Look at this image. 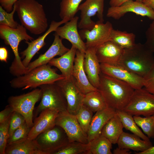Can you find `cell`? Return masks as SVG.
<instances>
[{
    "label": "cell",
    "instance_id": "83f0119b",
    "mask_svg": "<svg viewBox=\"0 0 154 154\" xmlns=\"http://www.w3.org/2000/svg\"><path fill=\"white\" fill-rule=\"evenodd\" d=\"M83 105L94 113L108 107L99 90L92 91L85 94Z\"/></svg>",
    "mask_w": 154,
    "mask_h": 154
},
{
    "label": "cell",
    "instance_id": "8fae6325",
    "mask_svg": "<svg viewBox=\"0 0 154 154\" xmlns=\"http://www.w3.org/2000/svg\"><path fill=\"white\" fill-rule=\"evenodd\" d=\"M55 123L64 130L69 142L77 141L86 144L89 143L87 134L81 129L76 115L67 111L60 112Z\"/></svg>",
    "mask_w": 154,
    "mask_h": 154
},
{
    "label": "cell",
    "instance_id": "74e56055",
    "mask_svg": "<svg viewBox=\"0 0 154 154\" xmlns=\"http://www.w3.org/2000/svg\"><path fill=\"white\" fill-rule=\"evenodd\" d=\"M31 127L25 122L17 128L9 138L7 144H10L27 137Z\"/></svg>",
    "mask_w": 154,
    "mask_h": 154
},
{
    "label": "cell",
    "instance_id": "bcb514c9",
    "mask_svg": "<svg viewBox=\"0 0 154 154\" xmlns=\"http://www.w3.org/2000/svg\"><path fill=\"white\" fill-rule=\"evenodd\" d=\"M131 153L130 149L120 148L118 147L113 151L114 154H130Z\"/></svg>",
    "mask_w": 154,
    "mask_h": 154
},
{
    "label": "cell",
    "instance_id": "4fadbf2b",
    "mask_svg": "<svg viewBox=\"0 0 154 154\" xmlns=\"http://www.w3.org/2000/svg\"><path fill=\"white\" fill-rule=\"evenodd\" d=\"M101 72L128 84L135 90L144 86L143 78L129 70L120 64H110L101 63Z\"/></svg>",
    "mask_w": 154,
    "mask_h": 154
},
{
    "label": "cell",
    "instance_id": "d590c367",
    "mask_svg": "<svg viewBox=\"0 0 154 154\" xmlns=\"http://www.w3.org/2000/svg\"><path fill=\"white\" fill-rule=\"evenodd\" d=\"M16 10V6L15 5L13 10L10 12H7L0 5V25H4L13 28H17L19 24L15 21L13 18Z\"/></svg>",
    "mask_w": 154,
    "mask_h": 154
},
{
    "label": "cell",
    "instance_id": "e575fe53",
    "mask_svg": "<svg viewBox=\"0 0 154 154\" xmlns=\"http://www.w3.org/2000/svg\"><path fill=\"white\" fill-rule=\"evenodd\" d=\"M93 113L82 105L76 115L81 129L87 134L93 116Z\"/></svg>",
    "mask_w": 154,
    "mask_h": 154
},
{
    "label": "cell",
    "instance_id": "52a82bcc",
    "mask_svg": "<svg viewBox=\"0 0 154 154\" xmlns=\"http://www.w3.org/2000/svg\"><path fill=\"white\" fill-rule=\"evenodd\" d=\"M35 140L44 154H55L69 142L64 130L56 125L40 134Z\"/></svg>",
    "mask_w": 154,
    "mask_h": 154
},
{
    "label": "cell",
    "instance_id": "f546056e",
    "mask_svg": "<svg viewBox=\"0 0 154 154\" xmlns=\"http://www.w3.org/2000/svg\"><path fill=\"white\" fill-rule=\"evenodd\" d=\"M123 127L143 140L150 141L149 138L141 131L135 122L133 116L123 110H117Z\"/></svg>",
    "mask_w": 154,
    "mask_h": 154
},
{
    "label": "cell",
    "instance_id": "7c38bea8",
    "mask_svg": "<svg viewBox=\"0 0 154 154\" xmlns=\"http://www.w3.org/2000/svg\"><path fill=\"white\" fill-rule=\"evenodd\" d=\"M104 0H86L80 5L78 11L80 12V19L78 27L80 29H91L96 22L91 17L96 15L99 20L103 22Z\"/></svg>",
    "mask_w": 154,
    "mask_h": 154
},
{
    "label": "cell",
    "instance_id": "3957f363",
    "mask_svg": "<svg viewBox=\"0 0 154 154\" xmlns=\"http://www.w3.org/2000/svg\"><path fill=\"white\" fill-rule=\"evenodd\" d=\"M0 37L6 44L10 46L14 55V59L9 68L10 73L16 77L26 73V68L23 64L19 55L18 46L21 41H32L34 38L28 34L23 25L19 24L16 29L0 25Z\"/></svg>",
    "mask_w": 154,
    "mask_h": 154
},
{
    "label": "cell",
    "instance_id": "2e32d148",
    "mask_svg": "<svg viewBox=\"0 0 154 154\" xmlns=\"http://www.w3.org/2000/svg\"><path fill=\"white\" fill-rule=\"evenodd\" d=\"M79 17L75 16L61 27L59 26L55 31V33L62 39L67 40L77 50L85 52L86 49L85 42L81 38L78 31Z\"/></svg>",
    "mask_w": 154,
    "mask_h": 154
},
{
    "label": "cell",
    "instance_id": "c3c4849f",
    "mask_svg": "<svg viewBox=\"0 0 154 154\" xmlns=\"http://www.w3.org/2000/svg\"><path fill=\"white\" fill-rule=\"evenodd\" d=\"M141 2L154 11V0H142Z\"/></svg>",
    "mask_w": 154,
    "mask_h": 154
},
{
    "label": "cell",
    "instance_id": "4dcf8cb0",
    "mask_svg": "<svg viewBox=\"0 0 154 154\" xmlns=\"http://www.w3.org/2000/svg\"><path fill=\"white\" fill-rule=\"evenodd\" d=\"M87 154H112V143L101 134L90 142Z\"/></svg>",
    "mask_w": 154,
    "mask_h": 154
},
{
    "label": "cell",
    "instance_id": "7402d4cb",
    "mask_svg": "<svg viewBox=\"0 0 154 154\" xmlns=\"http://www.w3.org/2000/svg\"><path fill=\"white\" fill-rule=\"evenodd\" d=\"M96 48H87L84 62V70L91 84L98 89L100 86V64L96 53Z\"/></svg>",
    "mask_w": 154,
    "mask_h": 154
},
{
    "label": "cell",
    "instance_id": "ffe728a7",
    "mask_svg": "<svg viewBox=\"0 0 154 154\" xmlns=\"http://www.w3.org/2000/svg\"><path fill=\"white\" fill-rule=\"evenodd\" d=\"M54 36L53 43L48 50L35 60L30 62L26 67L27 73L38 66L48 64L55 56H60L69 50L63 45L62 39L58 35L55 33Z\"/></svg>",
    "mask_w": 154,
    "mask_h": 154
},
{
    "label": "cell",
    "instance_id": "5bb4252c",
    "mask_svg": "<svg viewBox=\"0 0 154 154\" xmlns=\"http://www.w3.org/2000/svg\"><path fill=\"white\" fill-rule=\"evenodd\" d=\"M128 12L146 16L154 21V11L142 2L136 0L128 1L119 6L110 7L108 10L106 16L118 20Z\"/></svg>",
    "mask_w": 154,
    "mask_h": 154
},
{
    "label": "cell",
    "instance_id": "cb8c5ba5",
    "mask_svg": "<svg viewBox=\"0 0 154 154\" xmlns=\"http://www.w3.org/2000/svg\"><path fill=\"white\" fill-rule=\"evenodd\" d=\"M77 49L72 45L69 50L60 57L54 58L48 64L58 68L65 79H69L72 77L74 65Z\"/></svg>",
    "mask_w": 154,
    "mask_h": 154
},
{
    "label": "cell",
    "instance_id": "60d3db41",
    "mask_svg": "<svg viewBox=\"0 0 154 154\" xmlns=\"http://www.w3.org/2000/svg\"><path fill=\"white\" fill-rule=\"evenodd\" d=\"M146 41L144 44L154 52V21L150 24L145 33Z\"/></svg>",
    "mask_w": 154,
    "mask_h": 154
},
{
    "label": "cell",
    "instance_id": "603a6c76",
    "mask_svg": "<svg viewBox=\"0 0 154 154\" xmlns=\"http://www.w3.org/2000/svg\"><path fill=\"white\" fill-rule=\"evenodd\" d=\"M116 114V110L109 107L96 112L93 116L87 133L88 142L101 134L104 126Z\"/></svg>",
    "mask_w": 154,
    "mask_h": 154
},
{
    "label": "cell",
    "instance_id": "f6af8a7d",
    "mask_svg": "<svg viewBox=\"0 0 154 154\" xmlns=\"http://www.w3.org/2000/svg\"><path fill=\"white\" fill-rule=\"evenodd\" d=\"M130 0H110L109 4L110 7H117L121 5L124 3ZM141 1L142 0H135Z\"/></svg>",
    "mask_w": 154,
    "mask_h": 154
},
{
    "label": "cell",
    "instance_id": "7dc6e473",
    "mask_svg": "<svg viewBox=\"0 0 154 154\" xmlns=\"http://www.w3.org/2000/svg\"><path fill=\"white\" fill-rule=\"evenodd\" d=\"M136 154H154V146H152L147 150L141 152H135Z\"/></svg>",
    "mask_w": 154,
    "mask_h": 154
},
{
    "label": "cell",
    "instance_id": "e0dca14e",
    "mask_svg": "<svg viewBox=\"0 0 154 154\" xmlns=\"http://www.w3.org/2000/svg\"><path fill=\"white\" fill-rule=\"evenodd\" d=\"M68 21L64 20H62L59 22L52 21L49 28L42 36L30 42L25 41L28 45L27 47L20 53L21 58L23 59L22 62L25 67H26L28 66L34 55L45 45V40L47 36L52 32L55 31L61 25Z\"/></svg>",
    "mask_w": 154,
    "mask_h": 154
},
{
    "label": "cell",
    "instance_id": "30bf717a",
    "mask_svg": "<svg viewBox=\"0 0 154 154\" xmlns=\"http://www.w3.org/2000/svg\"><path fill=\"white\" fill-rule=\"evenodd\" d=\"M113 29L109 21L105 23L99 20L90 29H82L79 32L83 40L86 39L87 48H96L103 43L110 40L111 32Z\"/></svg>",
    "mask_w": 154,
    "mask_h": 154
},
{
    "label": "cell",
    "instance_id": "9a60e30c",
    "mask_svg": "<svg viewBox=\"0 0 154 154\" xmlns=\"http://www.w3.org/2000/svg\"><path fill=\"white\" fill-rule=\"evenodd\" d=\"M56 82L64 94L67 102V111L76 115L83 105L85 94L78 89L73 76L70 79H64Z\"/></svg>",
    "mask_w": 154,
    "mask_h": 154
},
{
    "label": "cell",
    "instance_id": "b9f144b4",
    "mask_svg": "<svg viewBox=\"0 0 154 154\" xmlns=\"http://www.w3.org/2000/svg\"><path fill=\"white\" fill-rule=\"evenodd\" d=\"M14 111L9 105L0 112V123L7 120Z\"/></svg>",
    "mask_w": 154,
    "mask_h": 154
},
{
    "label": "cell",
    "instance_id": "9c48e42d",
    "mask_svg": "<svg viewBox=\"0 0 154 154\" xmlns=\"http://www.w3.org/2000/svg\"><path fill=\"white\" fill-rule=\"evenodd\" d=\"M133 116L154 115V95L144 87L135 90L127 105L123 110Z\"/></svg>",
    "mask_w": 154,
    "mask_h": 154
},
{
    "label": "cell",
    "instance_id": "d6a6232c",
    "mask_svg": "<svg viewBox=\"0 0 154 154\" xmlns=\"http://www.w3.org/2000/svg\"><path fill=\"white\" fill-rule=\"evenodd\" d=\"M90 146V142L86 144L77 141L69 142L55 154H87Z\"/></svg>",
    "mask_w": 154,
    "mask_h": 154
},
{
    "label": "cell",
    "instance_id": "484cf974",
    "mask_svg": "<svg viewBox=\"0 0 154 154\" xmlns=\"http://www.w3.org/2000/svg\"><path fill=\"white\" fill-rule=\"evenodd\" d=\"M5 154H44L39 150L35 139L27 137L7 144Z\"/></svg>",
    "mask_w": 154,
    "mask_h": 154
},
{
    "label": "cell",
    "instance_id": "4316f807",
    "mask_svg": "<svg viewBox=\"0 0 154 154\" xmlns=\"http://www.w3.org/2000/svg\"><path fill=\"white\" fill-rule=\"evenodd\" d=\"M123 127L118 116L116 114L106 123L101 134L109 139L112 144L117 143L123 132Z\"/></svg>",
    "mask_w": 154,
    "mask_h": 154
},
{
    "label": "cell",
    "instance_id": "ba28073f",
    "mask_svg": "<svg viewBox=\"0 0 154 154\" xmlns=\"http://www.w3.org/2000/svg\"><path fill=\"white\" fill-rule=\"evenodd\" d=\"M41 90L35 89L21 95L11 96L8 99V104L14 111L21 114L30 127L33 126V112L36 103L41 99Z\"/></svg>",
    "mask_w": 154,
    "mask_h": 154
},
{
    "label": "cell",
    "instance_id": "ac0fdd59",
    "mask_svg": "<svg viewBox=\"0 0 154 154\" xmlns=\"http://www.w3.org/2000/svg\"><path fill=\"white\" fill-rule=\"evenodd\" d=\"M85 52L77 50L75 58L72 76L77 86L81 92L85 94L98 90L89 82L84 70V62Z\"/></svg>",
    "mask_w": 154,
    "mask_h": 154
},
{
    "label": "cell",
    "instance_id": "ab89813d",
    "mask_svg": "<svg viewBox=\"0 0 154 154\" xmlns=\"http://www.w3.org/2000/svg\"><path fill=\"white\" fill-rule=\"evenodd\" d=\"M143 78V87L148 92L154 95V62Z\"/></svg>",
    "mask_w": 154,
    "mask_h": 154
},
{
    "label": "cell",
    "instance_id": "836d02e7",
    "mask_svg": "<svg viewBox=\"0 0 154 154\" xmlns=\"http://www.w3.org/2000/svg\"><path fill=\"white\" fill-rule=\"evenodd\" d=\"M136 124L149 139L154 138V115L145 117L133 116Z\"/></svg>",
    "mask_w": 154,
    "mask_h": 154
},
{
    "label": "cell",
    "instance_id": "44dd1931",
    "mask_svg": "<svg viewBox=\"0 0 154 154\" xmlns=\"http://www.w3.org/2000/svg\"><path fill=\"white\" fill-rule=\"evenodd\" d=\"M124 49L109 41L96 48V53L100 63L110 64H120Z\"/></svg>",
    "mask_w": 154,
    "mask_h": 154
},
{
    "label": "cell",
    "instance_id": "d6986e66",
    "mask_svg": "<svg viewBox=\"0 0 154 154\" xmlns=\"http://www.w3.org/2000/svg\"><path fill=\"white\" fill-rule=\"evenodd\" d=\"M59 113L58 111L49 109L42 111L35 118L27 138L34 140L40 134L55 126Z\"/></svg>",
    "mask_w": 154,
    "mask_h": 154
},
{
    "label": "cell",
    "instance_id": "f35d334b",
    "mask_svg": "<svg viewBox=\"0 0 154 154\" xmlns=\"http://www.w3.org/2000/svg\"><path fill=\"white\" fill-rule=\"evenodd\" d=\"M25 122V119L21 114L17 112L14 111L10 117L9 128V138L17 128Z\"/></svg>",
    "mask_w": 154,
    "mask_h": 154
},
{
    "label": "cell",
    "instance_id": "7bdbcfd3",
    "mask_svg": "<svg viewBox=\"0 0 154 154\" xmlns=\"http://www.w3.org/2000/svg\"><path fill=\"white\" fill-rule=\"evenodd\" d=\"M18 0H0V5L7 12H11L13 6Z\"/></svg>",
    "mask_w": 154,
    "mask_h": 154
},
{
    "label": "cell",
    "instance_id": "7a4b0ae2",
    "mask_svg": "<svg viewBox=\"0 0 154 154\" xmlns=\"http://www.w3.org/2000/svg\"><path fill=\"white\" fill-rule=\"evenodd\" d=\"M14 5L21 25L31 33L39 35L47 31L48 20L42 5L35 0H18Z\"/></svg>",
    "mask_w": 154,
    "mask_h": 154
},
{
    "label": "cell",
    "instance_id": "8d00e7d4",
    "mask_svg": "<svg viewBox=\"0 0 154 154\" xmlns=\"http://www.w3.org/2000/svg\"><path fill=\"white\" fill-rule=\"evenodd\" d=\"M10 117L5 121L0 123V154H5V149L9 137V128Z\"/></svg>",
    "mask_w": 154,
    "mask_h": 154
},
{
    "label": "cell",
    "instance_id": "5b68a950",
    "mask_svg": "<svg viewBox=\"0 0 154 154\" xmlns=\"http://www.w3.org/2000/svg\"><path fill=\"white\" fill-rule=\"evenodd\" d=\"M153 53L144 44L135 43L124 49L120 64L143 77L154 62Z\"/></svg>",
    "mask_w": 154,
    "mask_h": 154
},
{
    "label": "cell",
    "instance_id": "ee69618b",
    "mask_svg": "<svg viewBox=\"0 0 154 154\" xmlns=\"http://www.w3.org/2000/svg\"><path fill=\"white\" fill-rule=\"evenodd\" d=\"M8 52L6 48L4 47L0 48V60L2 62H7Z\"/></svg>",
    "mask_w": 154,
    "mask_h": 154
},
{
    "label": "cell",
    "instance_id": "8992f818",
    "mask_svg": "<svg viewBox=\"0 0 154 154\" xmlns=\"http://www.w3.org/2000/svg\"><path fill=\"white\" fill-rule=\"evenodd\" d=\"M39 87L41 90L42 96L34 117L38 115L42 111L46 109L59 112L67 111V102L64 94L56 82L43 84Z\"/></svg>",
    "mask_w": 154,
    "mask_h": 154
},
{
    "label": "cell",
    "instance_id": "f1b7e54d",
    "mask_svg": "<svg viewBox=\"0 0 154 154\" xmlns=\"http://www.w3.org/2000/svg\"><path fill=\"white\" fill-rule=\"evenodd\" d=\"M135 35L133 33H128L112 29L110 35V40L124 49L133 46L135 43Z\"/></svg>",
    "mask_w": 154,
    "mask_h": 154
},
{
    "label": "cell",
    "instance_id": "277c9868",
    "mask_svg": "<svg viewBox=\"0 0 154 154\" xmlns=\"http://www.w3.org/2000/svg\"><path fill=\"white\" fill-rule=\"evenodd\" d=\"M48 64L36 68L24 74L16 77L10 82V86L15 89L24 90L36 88L40 86L55 83L64 79L62 74H58L57 69Z\"/></svg>",
    "mask_w": 154,
    "mask_h": 154
},
{
    "label": "cell",
    "instance_id": "d4e9b609",
    "mask_svg": "<svg viewBox=\"0 0 154 154\" xmlns=\"http://www.w3.org/2000/svg\"><path fill=\"white\" fill-rule=\"evenodd\" d=\"M141 139L135 134L123 131L117 144L118 147L131 149L138 152L145 151L153 146L150 141Z\"/></svg>",
    "mask_w": 154,
    "mask_h": 154
},
{
    "label": "cell",
    "instance_id": "6da1fadb",
    "mask_svg": "<svg viewBox=\"0 0 154 154\" xmlns=\"http://www.w3.org/2000/svg\"><path fill=\"white\" fill-rule=\"evenodd\" d=\"M108 107L123 110L129 102L135 89L125 82L102 73L98 89Z\"/></svg>",
    "mask_w": 154,
    "mask_h": 154
},
{
    "label": "cell",
    "instance_id": "1f68e13d",
    "mask_svg": "<svg viewBox=\"0 0 154 154\" xmlns=\"http://www.w3.org/2000/svg\"><path fill=\"white\" fill-rule=\"evenodd\" d=\"M83 0H61L59 16L62 20L68 21L74 17L78 11L80 4Z\"/></svg>",
    "mask_w": 154,
    "mask_h": 154
}]
</instances>
